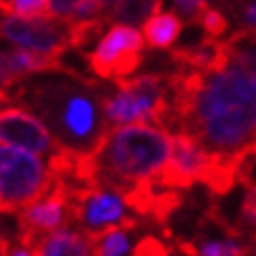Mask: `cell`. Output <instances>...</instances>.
Wrapping results in <instances>:
<instances>
[{
  "instance_id": "1",
  "label": "cell",
  "mask_w": 256,
  "mask_h": 256,
  "mask_svg": "<svg viewBox=\"0 0 256 256\" xmlns=\"http://www.w3.org/2000/svg\"><path fill=\"white\" fill-rule=\"evenodd\" d=\"M169 82L173 132L223 158L256 154V62L240 44L232 42V54L214 69L175 71Z\"/></svg>"
},
{
  "instance_id": "2",
  "label": "cell",
  "mask_w": 256,
  "mask_h": 256,
  "mask_svg": "<svg viewBox=\"0 0 256 256\" xmlns=\"http://www.w3.org/2000/svg\"><path fill=\"white\" fill-rule=\"evenodd\" d=\"M106 88L71 69L21 82L10 102H21L23 108L36 112L60 148L86 156L98 150L110 130L104 112Z\"/></svg>"
},
{
  "instance_id": "3",
  "label": "cell",
  "mask_w": 256,
  "mask_h": 256,
  "mask_svg": "<svg viewBox=\"0 0 256 256\" xmlns=\"http://www.w3.org/2000/svg\"><path fill=\"white\" fill-rule=\"evenodd\" d=\"M171 156V136L160 125L110 127L96 152L86 156L88 182L127 192L156 184Z\"/></svg>"
},
{
  "instance_id": "4",
  "label": "cell",
  "mask_w": 256,
  "mask_h": 256,
  "mask_svg": "<svg viewBox=\"0 0 256 256\" xmlns=\"http://www.w3.org/2000/svg\"><path fill=\"white\" fill-rule=\"evenodd\" d=\"M104 94V112L112 125H130L150 121L171 132L173 90L169 75L144 73L138 78L112 82Z\"/></svg>"
},
{
  "instance_id": "5",
  "label": "cell",
  "mask_w": 256,
  "mask_h": 256,
  "mask_svg": "<svg viewBox=\"0 0 256 256\" xmlns=\"http://www.w3.org/2000/svg\"><path fill=\"white\" fill-rule=\"evenodd\" d=\"M54 186L48 162L21 148L0 146V214H17Z\"/></svg>"
},
{
  "instance_id": "6",
  "label": "cell",
  "mask_w": 256,
  "mask_h": 256,
  "mask_svg": "<svg viewBox=\"0 0 256 256\" xmlns=\"http://www.w3.org/2000/svg\"><path fill=\"white\" fill-rule=\"evenodd\" d=\"M71 200V219L86 236L110 227H140V216L127 206L125 198L110 188L98 184L67 186Z\"/></svg>"
},
{
  "instance_id": "7",
  "label": "cell",
  "mask_w": 256,
  "mask_h": 256,
  "mask_svg": "<svg viewBox=\"0 0 256 256\" xmlns=\"http://www.w3.org/2000/svg\"><path fill=\"white\" fill-rule=\"evenodd\" d=\"M144 38L132 25H112L100 38L94 50L86 54V62L92 73L104 82L125 80L142 65Z\"/></svg>"
},
{
  "instance_id": "8",
  "label": "cell",
  "mask_w": 256,
  "mask_h": 256,
  "mask_svg": "<svg viewBox=\"0 0 256 256\" xmlns=\"http://www.w3.org/2000/svg\"><path fill=\"white\" fill-rule=\"evenodd\" d=\"M0 36L12 46L32 50V52L62 56L71 50L69 23L50 19H21L2 15L0 21Z\"/></svg>"
},
{
  "instance_id": "9",
  "label": "cell",
  "mask_w": 256,
  "mask_h": 256,
  "mask_svg": "<svg viewBox=\"0 0 256 256\" xmlns=\"http://www.w3.org/2000/svg\"><path fill=\"white\" fill-rule=\"evenodd\" d=\"M71 223L69 188L54 179V186L50 188L48 194L17 212V236L25 246H30L38 238L69 227Z\"/></svg>"
},
{
  "instance_id": "10",
  "label": "cell",
  "mask_w": 256,
  "mask_h": 256,
  "mask_svg": "<svg viewBox=\"0 0 256 256\" xmlns=\"http://www.w3.org/2000/svg\"><path fill=\"white\" fill-rule=\"evenodd\" d=\"M0 144L17 146L38 156H46V160L60 148L48 127L23 106L0 110Z\"/></svg>"
},
{
  "instance_id": "11",
  "label": "cell",
  "mask_w": 256,
  "mask_h": 256,
  "mask_svg": "<svg viewBox=\"0 0 256 256\" xmlns=\"http://www.w3.org/2000/svg\"><path fill=\"white\" fill-rule=\"evenodd\" d=\"M232 54V42L223 40H210L204 36L202 40L194 44L177 46L169 50V60L175 65V71H208Z\"/></svg>"
},
{
  "instance_id": "12",
  "label": "cell",
  "mask_w": 256,
  "mask_h": 256,
  "mask_svg": "<svg viewBox=\"0 0 256 256\" xmlns=\"http://www.w3.org/2000/svg\"><path fill=\"white\" fill-rule=\"evenodd\" d=\"M30 248L36 256H94L92 242L82 229L62 227L56 232L38 238Z\"/></svg>"
},
{
  "instance_id": "13",
  "label": "cell",
  "mask_w": 256,
  "mask_h": 256,
  "mask_svg": "<svg viewBox=\"0 0 256 256\" xmlns=\"http://www.w3.org/2000/svg\"><path fill=\"white\" fill-rule=\"evenodd\" d=\"M186 21L177 12H156L144 23V40L152 50H171L184 32Z\"/></svg>"
},
{
  "instance_id": "14",
  "label": "cell",
  "mask_w": 256,
  "mask_h": 256,
  "mask_svg": "<svg viewBox=\"0 0 256 256\" xmlns=\"http://www.w3.org/2000/svg\"><path fill=\"white\" fill-rule=\"evenodd\" d=\"M162 8V0H121L108 15L106 21L114 25H142Z\"/></svg>"
},
{
  "instance_id": "15",
  "label": "cell",
  "mask_w": 256,
  "mask_h": 256,
  "mask_svg": "<svg viewBox=\"0 0 256 256\" xmlns=\"http://www.w3.org/2000/svg\"><path fill=\"white\" fill-rule=\"evenodd\" d=\"M132 232L130 227H110L104 232L90 234L94 256H127L132 248Z\"/></svg>"
},
{
  "instance_id": "16",
  "label": "cell",
  "mask_w": 256,
  "mask_h": 256,
  "mask_svg": "<svg viewBox=\"0 0 256 256\" xmlns=\"http://www.w3.org/2000/svg\"><path fill=\"white\" fill-rule=\"evenodd\" d=\"M0 12L21 19H50V0H2Z\"/></svg>"
},
{
  "instance_id": "17",
  "label": "cell",
  "mask_w": 256,
  "mask_h": 256,
  "mask_svg": "<svg viewBox=\"0 0 256 256\" xmlns=\"http://www.w3.org/2000/svg\"><path fill=\"white\" fill-rule=\"evenodd\" d=\"M242 186L246 188V192H244V196H242L238 221L234 225L242 234H246L248 238L256 240V182H246Z\"/></svg>"
},
{
  "instance_id": "18",
  "label": "cell",
  "mask_w": 256,
  "mask_h": 256,
  "mask_svg": "<svg viewBox=\"0 0 256 256\" xmlns=\"http://www.w3.org/2000/svg\"><path fill=\"white\" fill-rule=\"evenodd\" d=\"M196 25L204 32V36L210 38V40H223L227 30H229V17L225 15V10H221L219 6H206L204 12L198 17Z\"/></svg>"
},
{
  "instance_id": "19",
  "label": "cell",
  "mask_w": 256,
  "mask_h": 256,
  "mask_svg": "<svg viewBox=\"0 0 256 256\" xmlns=\"http://www.w3.org/2000/svg\"><path fill=\"white\" fill-rule=\"evenodd\" d=\"M0 256H36V252L30 246L23 244L17 232L12 236V234L0 229Z\"/></svg>"
},
{
  "instance_id": "20",
  "label": "cell",
  "mask_w": 256,
  "mask_h": 256,
  "mask_svg": "<svg viewBox=\"0 0 256 256\" xmlns=\"http://www.w3.org/2000/svg\"><path fill=\"white\" fill-rule=\"evenodd\" d=\"M82 2L84 0H50V12H52L54 19L71 23L78 15Z\"/></svg>"
},
{
  "instance_id": "21",
  "label": "cell",
  "mask_w": 256,
  "mask_h": 256,
  "mask_svg": "<svg viewBox=\"0 0 256 256\" xmlns=\"http://www.w3.org/2000/svg\"><path fill=\"white\" fill-rule=\"evenodd\" d=\"M246 182H256V154L246 158L244 164H242V171H240V184H246Z\"/></svg>"
},
{
  "instance_id": "22",
  "label": "cell",
  "mask_w": 256,
  "mask_h": 256,
  "mask_svg": "<svg viewBox=\"0 0 256 256\" xmlns=\"http://www.w3.org/2000/svg\"><path fill=\"white\" fill-rule=\"evenodd\" d=\"M100 2H102V6H104V15H108V12H110L114 6L119 4L121 0H100Z\"/></svg>"
},
{
  "instance_id": "23",
  "label": "cell",
  "mask_w": 256,
  "mask_h": 256,
  "mask_svg": "<svg viewBox=\"0 0 256 256\" xmlns=\"http://www.w3.org/2000/svg\"><path fill=\"white\" fill-rule=\"evenodd\" d=\"M6 102H10V94L6 92V90H4L2 86H0V106L6 104Z\"/></svg>"
},
{
  "instance_id": "24",
  "label": "cell",
  "mask_w": 256,
  "mask_h": 256,
  "mask_svg": "<svg viewBox=\"0 0 256 256\" xmlns=\"http://www.w3.org/2000/svg\"><path fill=\"white\" fill-rule=\"evenodd\" d=\"M250 42V40H248ZM250 46H252V52H254V62H256V42H250Z\"/></svg>"
},
{
  "instance_id": "25",
  "label": "cell",
  "mask_w": 256,
  "mask_h": 256,
  "mask_svg": "<svg viewBox=\"0 0 256 256\" xmlns=\"http://www.w3.org/2000/svg\"><path fill=\"white\" fill-rule=\"evenodd\" d=\"M132 256H136V254H132Z\"/></svg>"
},
{
  "instance_id": "26",
  "label": "cell",
  "mask_w": 256,
  "mask_h": 256,
  "mask_svg": "<svg viewBox=\"0 0 256 256\" xmlns=\"http://www.w3.org/2000/svg\"><path fill=\"white\" fill-rule=\"evenodd\" d=\"M0 2H2V0H0Z\"/></svg>"
}]
</instances>
